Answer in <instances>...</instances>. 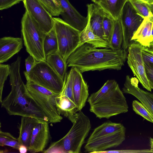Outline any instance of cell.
Listing matches in <instances>:
<instances>
[{
    "mask_svg": "<svg viewBox=\"0 0 153 153\" xmlns=\"http://www.w3.org/2000/svg\"><path fill=\"white\" fill-rule=\"evenodd\" d=\"M152 35L153 37V25L152 27Z\"/></svg>",
    "mask_w": 153,
    "mask_h": 153,
    "instance_id": "ee69618b",
    "label": "cell"
},
{
    "mask_svg": "<svg viewBox=\"0 0 153 153\" xmlns=\"http://www.w3.org/2000/svg\"><path fill=\"white\" fill-rule=\"evenodd\" d=\"M145 3L149 4H153V0H140Z\"/></svg>",
    "mask_w": 153,
    "mask_h": 153,
    "instance_id": "b9f144b4",
    "label": "cell"
},
{
    "mask_svg": "<svg viewBox=\"0 0 153 153\" xmlns=\"http://www.w3.org/2000/svg\"><path fill=\"white\" fill-rule=\"evenodd\" d=\"M137 13L144 18L153 16L147 4L140 0H128Z\"/></svg>",
    "mask_w": 153,
    "mask_h": 153,
    "instance_id": "f546056e",
    "label": "cell"
},
{
    "mask_svg": "<svg viewBox=\"0 0 153 153\" xmlns=\"http://www.w3.org/2000/svg\"><path fill=\"white\" fill-rule=\"evenodd\" d=\"M24 6L41 31L45 34L53 28L54 21L51 14L39 0H23Z\"/></svg>",
    "mask_w": 153,
    "mask_h": 153,
    "instance_id": "8fae6325",
    "label": "cell"
},
{
    "mask_svg": "<svg viewBox=\"0 0 153 153\" xmlns=\"http://www.w3.org/2000/svg\"><path fill=\"white\" fill-rule=\"evenodd\" d=\"M16 138L8 132L0 131V146H4V143L7 141Z\"/></svg>",
    "mask_w": 153,
    "mask_h": 153,
    "instance_id": "8d00e7d4",
    "label": "cell"
},
{
    "mask_svg": "<svg viewBox=\"0 0 153 153\" xmlns=\"http://www.w3.org/2000/svg\"><path fill=\"white\" fill-rule=\"evenodd\" d=\"M143 150H121L110 151H105L101 153H142Z\"/></svg>",
    "mask_w": 153,
    "mask_h": 153,
    "instance_id": "74e56055",
    "label": "cell"
},
{
    "mask_svg": "<svg viewBox=\"0 0 153 153\" xmlns=\"http://www.w3.org/2000/svg\"><path fill=\"white\" fill-rule=\"evenodd\" d=\"M141 51L144 61L153 63V42L149 47L142 46Z\"/></svg>",
    "mask_w": 153,
    "mask_h": 153,
    "instance_id": "d6a6232c",
    "label": "cell"
},
{
    "mask_svg": "<svg viewBox=\"0 0 153 153\" xmlns=\"http://www.w3.org/2000/svg\"><path fill=\"white\" fill-rule=\"evenodd\" d=\"M87 101L90 111L100 119H108L128 111L123 92L114 80H107L98 91L91 94Z\"/></svg>",
    "mask_w": 153,
    "mask_h": 153,
    "instance_id": "3957f363",
    "label": "cell"
},
{
    "mask_svg": "<svg viewBox=\"0 0 153 153\" xmlns=\"http://www.w3.org/2000/svg\"><path fill=\"white\" fill-rule=\"evenodd\" d=\"M150 143L151 147L150 150L153 152V138H150Z\"/></svg>",
    "mask_w": 153,
    "mask_h": 153,
    "instance_id": "60d3db41",
    "label": "cell"
},
{
    "mask_svg": "<svg viewBox=\"0 0 153 153\" xmlns=\"http://www.w3.org/2000/svg\"><path fill=\"white\" fill-rule=\"evenodd\" d=\"M10 73V66L0 64V102L2 101V94L4 83Z\"/></svg>",
    "mask_w": 153,
    "mask_h": 153,
    "instance_id": "1f68e13d",
    "label": "cell"
},
{
    "mask_svg": "<svg viewBox=\"0 0 153 153\" xmlns=\"http://www.w3.org/2000/svg\"><path fill=\"white\" fill-rule=\"evenodd\" d=\"M142 46L134 42L128 48L127 56V63L143 86L148 91H151L147 77L144 63L142 54Z\"/></svg>",
    "mask_w": 153,
    "mask_h": 153,
    "instance_id": "7c38bea8",
    "label": "cell"
},
{
    "mask_svg": "<svg viewBox=\"0 0 153 153\" xmlns=\"http://www.w3.org/2000/svg\"><path fill=\"white\" fill-rule=\"evenodd\" d=\"M123 40V28L120 18L115 20L114 30L109 48L114 50L122 49Z\"/></svg>",
    "mask_w": 153,
    "mask_h": 153,
    "instance_id": "d4e9b609",
    "label": "cell"
},
{
    "mask_svg": "<svg viewBox=\"0 0 153 153\" xmlns=\"http://www.w3.org/2000/svg\"><path fill=\"white\" fill-rule=\"evenodd\" d=\"M21 57L18 56L10 66L11 90L1 102L10 115L30 117L48 122V119L30 97L20 73Z\"/></svg>",
    "mask_w": 153,
    "mask_h": 153,
    "instance_id": "7a4b0ae2",
    "label": "cell"
},
{
    "mask_svg": "<svg viewBox=\"0 0 153 153\" xmlns=\"http://www.w3.org/2000/svg\"><path fill=\"white\" fill-rule=\"evenodd\" d=\"M21 33L27 51L37 61H46L42 32L25 10L21 20Z\"/></svg>",
    "mask_w": 153,
    "mask_h": 153,
    "instance_id": "8992f818",
    "label": "cell"
},
{
    "mask_svg": "<svg viewBox=\"0 0 153 153\" xmlns=\"http://www.w3.org/2000/svg\"><path fill=\"white\" fill-rule=\"evenodd\" d=\"M73 125L66 134L52 143L45 153H79L91 128L89 119L81 110L76 114Z\"/></svg>",
    "mask_w": 153,
    "mask_h": 153,
    "instance_id": "277c9868",
    "label": "cell"
},
{
    "mask_svg": "<svg viewBox=\"0 0 153 153\" xmlns=\"http://www.w3.org/2000/svg\"><path fill=\"white\" fill-rule=\"evenodd\" d=\"M120 18L123 34L122 49L126 50L134 42L132 38L144 18L137 13L128 0L122 9Z\"/></svg>",
    "mask_w": 153,
    "mask_h": 153,
    "instance_id": "30bf717a",
    "label": "cell"
},
{
    "mask_svg": "<svg viewBox=\"0 0 153 153\" xmlns=\"http://www.w3.org/2000/svg\"><path fill=\"white\" fill-rule=\"evenodd\" d=\"M147 5L150 9L152 14L153 15V4H147Z\"/></svg>",
    "mask_w": 153,
    "mask_h": 153,
    "instance_id": "7bdbcfd3",
    "label": "cell"
},
{
    "mask_svg": "<svg viewBox=\"0 0 153 153\" xmlns=\"http://www.w3.org/2000/svg\"><path fill=\"white\" fill-rule=\"evenodd\" d=\"M153 16L145 18L132 38V41L143 47H149L153 42L152 34Z\"/></svg>",
    "mask_w": 153,
    "mask_h": 153,
    "instance_id": "d6986e66",
    "label": "cell"
},
{
    "mask_svg": "<svg viewBox=\"0 0 153 153\" xmlns=\"http://www.w3.org/2000/svg\"><path fill=\"white\" fill-rule=\"evenodd\" d=\"M127 57L126 50L98 49L85 43L78 47L68 58L67 66L76 68L82 73L105 69L120 70Z\"/></svg>",
    "mask_w": 153,
    "mask_h": 153,
    "instance_id": "6da1fadb",
    "label": "cell"
},
{
    "mask_svg": "<svg viewBox=\"0 0 153 153\" xmlns=\"http://www.w3.org/2000/svg\"><path fill=\"white\" fill-rule=\"evenodd\" d=\"M18 150L20 153H26L28 151L27 147L23 144L20 145Z\"/></svg>",
    "mask_w": 153,
    "mask_h": 153,
    "instance_id": "ab89813d",
    "label": "cell"
},
{
    "mask_svg": "<svg viewBox=\"0 0 153 153\" xmlns=\"http://www.w3.org/2000/svg\"><path fill=\"white\" fill-rule=\"evenodd\" d=\"M115 20L111 16L105 13L103 22V27L105 39L109 44L111 40Z\"/></svg>",
    "mask_w": 153,
    "mask_h": 153,
    "instance_id": "83f0119b",
    "label": "cell"
},
{
    "mask_svg": "<svg viewBox=\"0 0 153 153\" xmlns=\"http://www.w3.org/2000/svg\"><path fill=\"white\" fill-rule=\"evenodd\" d=\"M23 0H0V10L8 9Z\"/></svg>",
    "mask_w": 153,
    "mask_h": 153,
    "instance_id": "e575fe53",
    "label": "cell"
},
{
    "mask_svg": "<svg viewBox=\"0 0 153 153\" xmlns=\"http://www.w3.org/2000/svg\"><path fill=\"white\" fill-rule=\"evenodd\" d=\"M46 62L51 68L65 81L67 75L66 62L57 52L48 55Z\"/></svg>",
    "mask_w": 153,
    "mask_h": 153,
    "instance_id": "cb8c5ba5",
    "label": "cell"
},
{
    "mask_svg": "<svg viewBox=\"0 0 153 153\" xmlns=\"http://www.w3.org/2000/svg\"><path fill=\"white\" fill-rule=\"evenodd\" d=\"M115 20L120 18L122 9L128 0H91Z\"/></svg>",
    "mask_w": 153,
    "mask_h": 153,
    "instance_id": "7402d4cb",
    "label": "cell"
},
{
    "mask_svg": "<svg viewBox=\"0 0 153 153\" xmlns=\"http://www.w3.org/2000/svg\"><path fill=\"white\" fill-rule=\"evenodd\" d=\"M48 123L41 120L34 128L28 149L30 152L35 153L44 151L51 139Z\"/></svg>",
    "mask_w": 153,
    "mask_h": 153,
    "instance_id": "4fadbf2b",
    "label": "cell"
},
{
    "mask_svg": "<svg viewBox=\"0 0 153 153\" xmlns=\"http://www.w3.org/2000/svg\"><path fill=\"white\" fill-rule=\"evenodd\" d=\"M138 82L137 78H130L129 76H127L122 91L135 97L144 105L153 116V94L140 88Z\"/></svg>",
    "mask_w": 153,
    "mask_h": 153,
    "instance_id": "5bb4252c",
    "label": "cell"
},
{
    "mask_svg": "<svg viewBox=\"0 0 153 153\" xmlns=\"http://www.w3.org/2000/svg\"><path fill=\"white\" fill-rule=\"evenodd\" d=\"M80 38L82 45L87 43L97 48H109V44L106 40L97 36L94 33L88 19L86 26L80 32Z\"/></svg>",
    "mask_w": 153,
    "mask_h": 153,
    "instance_id": "603a6c76",
    "label": "cell"
},
{
    "mask_svg": "<svg viewBox=\"0 0 153 153\" xmlns=\"http://www.w3.org/2000/svg\"><path fill=\"white\" fill-rule=\"evenodd\" d=\"M26 80H30L59 94L62 92L65 81L46 61H37L30 73L24 74Z\"/></svg>",
    "mask_w": 153,
    "mask_h": 153,
    "instance_id": "ba28073f",
    "label": "cell"
},
{
    "mask_svg": "<svg viewBox=\"0 0 153 153\" xmlns=\"http://www.w3.org/2000/svg\"><path fill=\"white\" fill-rule=\"evenodd\" d=\"M56 108L60 115L68 118L72 123L75 120L78 108L74 102L68 97L59 94L56 99Z\"/></svg>",
    "mask_w": 153,
    "mask_h": 153,
    "instance_id": "44dd1931",
    "label": "cell"
},
{
    "mask_svg": "<svg viewBox=\"0 0 153 153\" xmlns=\"http://www.w3.org/2000/svg\"><path fill=\"white\" fill-rule=\"evenodd\" d=\"M43 49L46 57L48 55L58 51V42L54 27L45 36Z\"/></svg>",
    "mask_w": 153,
    "mask_h": 153,
    "instance_id": "484cf974",
    "label": "cell"
},
{
    "mask_svg": "<svg viewBox=\"0 0 153 153\" xmlns=\"http://www.w3.org/2000/svg\"><path fill=\"white\" fill-rule=\"evenodd\" d=\"M132 106L133 110L136 114L153 123V116L143 103L134 100L133 101Z\"/></svg>",
    "mask_w": 153,
    "mask_h": 153,
    "instance_id": "f1b7e54d",
    "label": "cell"
},
{
    "mask_svg": "<svg viewBox=\"0 0 153 153\" xmlns=\"http://www.w3.org/2000/svg\"><path fill=\"white\" fill-rule=\"evenodd\" d=\"M72 67L74 76L73 97L75 103L79 111L85 106L88 97V86L84 80L82 73L76 68Z\"/></svg>",
    "mask_w": 153,
    "mask_h": 153,
    "instance_id": "2e32d148",
    "label": "cell"
},
{
    "mask_svg": "<svg viewBox=\"0 0 153 153\" xmlns=\"http://www.w3.org/2000/svg\"><path fill=\"white\" fill-rule=\"evenodd\" d=\"M20 145L18 138H15L6 142L4 144V146H9L18 150Z\"/></svg>",
    "mask_w": 153,
    "mask_h": 153,
    "instance_id": "f35d334b",
    "label": "cell"
},
{
    "mask_svg": "<svg viewBox=\"0 0 153 153\" xmlns=\"http://www.w3.org/2000/svg\"><path fill=\"white\" fill-rule=\"evenodd\" d=\"M37 61L33 56L30 55L25 60L26 71H24V74H28Z\"/></svg>",
    "mask_w": 153,
    "mask_h": 153,
    "instance_id": "d590c367",
    "label": "cell"
},
{
    "mask_svg": "<svg viewBox=\"0 0 153 153\" xmlns=\"http://www.w3.org/2000/svg\"><path fill=\"white\" fill-rule=\"evenodd\" d=\"M41 120L32 117H21L18 138L20 144L25 146L28 149L33 131Z\"/></svg>",
    "mask_w": 153,
    "mask_h": 153,
    "instance_id": "ffe728a7",
    "label": "cell"
},
{
    "mask_svg": "<svg viewBox=\"0 0 153 153\" xmlns=\"http://www.w3.org/2000/svg\"><path fill=\"white\" fill-rule=\"evenodd\" d=\"M87 7L88 19L94 33L106 40L103 27V20L105 12L95 4H88Z\"/></svg>",
    "mask_w": 153,
    "mask_h": 153,
    "instance_id": "ac0fdd59",
    "label": "cell"
},
{
    "mask_svg": "<svg viewBox=\"0 0 153 153\" xmlns=\"http://www.w3.org/2000/svg\"><path fill=\"white\" fill-rule=\"evenodd\" d=\"M147 77L151 89H153V63L144 62Z\"/></svg>",
    "mask_w": 153,
    "mask_h": 153,
    "instance_id": "836d02e7",
    "label": "cell"
},
{
    "mask_svg": "<svg viewBox=\"0 0 153 153\" xmlns=\"http://www.w3.org/2000/svg\"><path fill=\"white\" fill-rule=\"evenodd\" d=\"M126 128L122 124L105 122L95 128L84 147L85 152L101 153L117 147L125 140Z\"/></svg>",
    "mask_w": 153,
    "mask_h": 153,
    "instance_id": "5b68a950",
    "label": "cell"
},
{
    "mask_svg": "<svg viewBox=\"0 0 153 153\" xmlns=\"http://www.w3.org/2000/svg\"><path fill=\"white\" fill-rule=\"evenodd\" d=\"M74 79L73 68V67H72L67 74L65 80L64 84L62 91L59 95L60 96H65L74 102L73 95Z\"/></svg>",
    "mask_w": 153,
    "mask_h": 153,
    "instance_id": "4316f807",
    "label": "cell"
},
{
    "mask_svg": "<svg viewBox=\"0 0 153 153\" xmlns=\"http://www.w3.org/2000/svg\"><path fill=\"white\" fill-rule=\"evenodd\" d=\"M53 16H58L63 11L61 5L52 0H39Z\"/></svg>",
    "mask_w": 153,
    "mask_h": 153,
    "instance_id": "4dcf8cb0",
    "label": "cell"
},
{
    "mask_svg": "<svg viewBox=\"0 0 153 153\" xmlns=\"http://www.w3.org/2000/svg\"><path fill=\"white\" fill-rule=\"evenodd\" d=\"M58 45V52L66 62L80 43V32L59 18L53 17Z\"/></svg>",
    "mask_w": 153,
    "mask_h": 153,
    "instance_id": "9c48e42d",
    "label": "cell"
},
{
    "mask_svg": "<svg viewBox=\"0 0 153 153\" xmlns=\"http://www.w3.org/2000/svg\"><path fill=\"white\" fill-rule=\"evenodd\" d=\"M23 47L21 38L5 36L0 39V63L7 62Z\"/></svg>",
    "mask_w": 153,
    "mask_h": 153,
    "instance_id": "e0dca14e",
    "label": "cell"
},
{
    "mask_svg": "<svg viewBox=\"0 0 153 153\" xmlns=\"http://www.w3.org/2000/svg\"><path fill=\"white\" fill-rule=\"evenodd\" d=\"M31 98L48 119V123H55L62 119L57 109L56 99L59 94L30 80L25 84Z\"/></svg>",
    "mask_w": 153,
    "mask_h": 153,
    "instance_id": "52a82bcc",
    "label": "cell"
},
{
    "mask_svg": "<svg viewBox=\"0 0 153 153\" xmlns=\"http://www.w3.org/2000/svg\"><path fill=\"white\" fill-rule=\"evenodd\" d=\"M63 11L61 15L63 20L70 25L81 31L88 23V17L81 15L71 4L68 0H59Z\"/></svg>",
    "mask_w": 153,
    "mask_h": 153,
    "instance_id": "9a60e30c",
    "label": "cell"
}]
</instances>
